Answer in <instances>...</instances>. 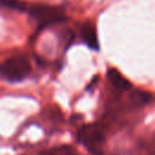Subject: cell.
I'll return each mask as SVG.
<instances>
[{
	"instance_id": "obj_1",
	"label": "cell",
	"mask_w": 155,
	"mask_h": 155,
	"mask_svg": "<svg viewBox=\"0 0 155 155\" xmlns=\"http://www.w3.org/2000/svg\"><path fill=\"white\" fill-rule=\"evenodd\" d=\"M78 139L92 155H102L105 143V133L102 126L97 124L82 126L78 132Z\"/></svg>"
},
{
	"instance_id": "obj_6",
	"label": "cell",
	"mask_w": 155,
	"mask_h": 155,
	"mask_svg": "<svg viewBox=\"0 0 155 155\" xmlns=\"http://www.w3.org/2000/svg\"><path fill=\"white\" fill-rule=\"evenodd\" d=\"M153 101V94L143 90H133L130 93V102L136 108H142Z\"/></svg>"
},
{
	"instance_id": "obj_5",
	"label": "cell",
	"mask_w": 155,
	"mask_h": 155,
	"mask_svg": "<svg viewBox=\"0 0 155 155\" xmlns=\"http://www.w3.org/2000/svg\"><path fill=\"white\" fill-rule=\"evenodd\" d=\"M107 78H108V81L110 82V85L116 90L127 91L131 88V82L127 79H125L116 69H109L107 73Z\"/></svg>"
},
{
	"instance_id": "obj_8",
	"label": "cell",
	"mask_w": 155,
	"mask_h": 155,
	"mask_svg": "<svg viewBox=\"0 0 155 155\" xmlns=\"http://www.w3.org/2000/svg\"><path fill=\"white\" fill-rule=\"evenodd\" d=\"M0 6L16 11H24L27 7V5L19 0H0Z\"/></svg>"
},
{
	"instance_id": "obj_4",
	"label": "cell",
	"mask_w": 155,
	"mask_h": 155,
	"mask_svg": "<svg viewBox=\"0 0 155 155\" xmlns=\"http://www.w3.org/2000/svg\"><path fill=\"white\" fill-rule=\"evenodd\" d=\"M81 38L85 41V44L92 48V50H98L99 44H98V36H97V31L93 24H91L90 22L85 23L81 27Z\"/></svg>"
},
{
	"instance_id": "obj_7",
	"label": "cell",
	"mask_w": 155,
	"mask_h": 155,
	"mask_svg": "<svg viewBox=\"0 0 155 155\" xmlns=\"http://www.w3.org/2000/svg\"><path fill=\"white\" fill-rule=\"evenodd\" d=\"M42 155H80V154L70 145H58L48 149Z\"/></svg>"
},
{
	"instance_id": "obj_2",
	"label": "cell",
	"mask_w": 155,
	"mask_h": 155,
	"mask_svg": "<svg viewBox=\"0 0 155 155\" xmlns=\"http://www.w3.org/2000/svg\"><path fill=\"white\" fill-rule=\"evenodd\" d=\"M30 71V63L24 57H10L0 63V78L10 82L24 80Z\"/></svg>"
},
{
	"instance_id": "obj_3",
	"label": "cell",
	"mask_w": 155,
	"mask_h": 155,
	"mask_svg": "<svg viewBox=\"0 0 155 155\" xmlns=\"http://www.w3.org/2000/svg\"><path fill=\"white\" fill-rule=\"evenodd\" d=\"M29 15L33 19H35L40 27H47L57 23H62L65 21L64 11L56 6L36 4L29 8Z\"/></svg>"
}]
</instances>
